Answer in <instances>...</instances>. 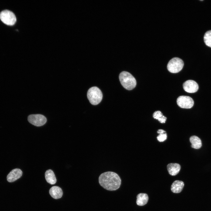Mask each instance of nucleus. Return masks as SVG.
Here are the masks:
<instances>
[{
    "instance_id": "nucleus-2",
    "label": "nucleus",
    "mask_w": 211,
    "mask_h": 211,
    "mask_svg": "<svg viewBox=\"0 0 211 211\" xmlns=\"http://www.w3.org/2000/svg\"><path fill=\"white\" fill-rule=\"evenodd\" d=\"M119 79L122 86L127 90H132L136 85L135 79L127 72L123 71L121 72L119 75Z\"/></svg>"
},
{
    "instance_id": "nucleus-14",
    "label": "nucleus",
    "mask_w": 211,
    "mask_h": 211,
    "mask_svg": "<svg viewBox=\"0 0 211 211\" xmlns=\"http://www.w3.org/2000/svg\"><path fill=\"white\" fill-rule=\"evenodd\" d=\"M136 203L139 206H143L147 203L148 200V197L146 193H140L137 196Z\"/></svg>"
},
{
    "instance_id": "nucleus-18",
    "label": "nucleus",
    "mask_w": 211,
    "mask_h": 211,
    "mask_svg": "<svg viewBox=\"0 0 211 211\" xmlns=\"http://www.w3.org/2000/svg\"><path fill=\"white\" fill-rule=\"evenodd\" d=\"M167 134L166 133L159 134L157 137V140L159 142H162L165 140L167 139Z\"/></svg>"
},
{
    "instance_id": "nucleus-1",
    "label": "nucleus",
    "mask_w": 211,
    "mask_h": 211,
    "mask_svg": "<svg viewBox=\"0 0 211 211\" xmlns=\"http://www.w3.org/2000/svg\"><path fill=\"white\" fill-rule=\"evenodd\" d=\"M100 185L104 189L110 191L115 190L119 188L121 180L116 173L111 171L101 173L98 178Z\"/></svg>"
},
{
    "instance_id": "nucleus-7",
    "label": "nucleus",
    "mask_w": 211,
    "mask_h": 211,
    "mask_svg": "<svg viewBox=\"0 0 211 211\" xmlns=\"http://www.w3.org/2000/svg\"><path fill=\"white\" fill-rule=\"evenodd\" d=\"M176 102L179 107L184 108H190L193 106L194 104V101L191 97L185 96L178 97Z\"/></svg>"
},
{
    "instance_id": "nucleus-3",
    "label": "nucleus",
    "mask_w": 211,
    "mask_h": 211,
    "mask_svg": "<svg viewBox=\"0 0 211 211\" xmlns=\"http://www.w3.org/2000/svg\"><path fill=\"white\" fill-rule=\"evenodd\" d=\"M87 97L91 104L96 105L101 101L103 98V94L99 88L96 86H93L88 90Z\"/></svg>"
},
{
    "instance_id": "nucleus-17",
    "label": "nucleus",
    "mask_w": 211,
    "mask_h": 211,
    "mask_svg": "<svg viewBox=\"0 0 211 211\" xmlns=\"http://www.w3.org/2000/svg\"><path fill=\"white\" fill-rule=\"evenodd\" d=\"M204 40L206 45L211 47V30L205 33L204 37Z\"/></svg>"
},
{
    "instance_id": "nucleus-4",
    "label": "nucleus",
    "mask_w": 211,
    "mask_h": 211,
    "mask_svg": "<svg viewBox=\"0 0 211 211\" xmlns=\"http://www.w3.org/2000/svg\"><path fill=\"white\" fill-rule=\"evenodd\" d=\"M183 65L184 62L181 59L178 57H174L168 62L167 69L171 73H177L182 69Z\"/></svg>"
},
{
    "instance_id": "nucleus-19",
    "label": "nucleus",
    "mask_w": 211,
    "mask_h": 211,
    "mask_svg": "<svg viewBox=\"0 0 211 211\" xmlns=\"http://www.w3.org/2000/svg\"><path fill=\"white\" fill-rule=\"evenodd\" d=\"M166 132V131H164V130H162V129H159L157 131V133L158 134H162L164 133H165Z\"/></svg>"
},
{
    "instance_id": "nucleus-16",
    "label": "nucleus",
    "mask_w": 211,
    "mask_h": 211,
    "mask_svg": "<svg viewBox=\"0 0 211 211\" xmlns=\"http://www.w3.org/2000/svg\"><path fill=\"white\" fill-rule=\"evenodd\" d=\"M153 116L154 119L158 120L160 122L162 123L165 122L167 118L166 117L163 115L161 112L159 110L154 112Z\"/></svg>"
},
{
    "instance_id": "nucleus-15",
    "label": "nucleus",
    "mask_w": 211,
    "mask_h": 211,
    "mask_svg": "<svg viewBox=\"0 0 211 211\" xmlns=\"http://www.w3.org/2000/svg\"><path fill=\"white\" fill-rule=\"evenodd\" d=\"M190 141L192 147L195 149H199L202 146V142L201 139L198 137L193 136L190 138Z\"/></svg>"
},
{
    "instance_id": "nucleus-11",
    "label": "nucleus",
    "mask_w": 211,
    "mask_h": 211,
    "mask_svg": "<svg viewBox=\"0 0 211 211\" xmlns=\"http://www.w3.org/2000/svg\"><path fill=\"white\" fill-rule=\"evenodd\" d=\"M167 169L169 173L171 176H175L179 172L181 166L177 163H170L167 165Z\"/></svg>"
},
{
    "instance_id": "nucleus-8",
    "label": "nucleus",
    "mask_w": 211,
    "mask_h": 211,
    "mask_svg": "<svg viewBox=\"0 0 211 211\" xmlns=\"http://www.w3.org/2000/svg\"><path fill=\"white\" fill-rule=\"evenodd\" d=\"M184 90L189 93H194L197 91L199 86L198 84L195 81L189 80L185 82L183 84Z\"/></svg>"
},
{
    "instance_id": "nucleus-12",
    "label": "nucleus",
    "mask_w": 211,
    "mask_h": 211,
    "mask_svg": "<svg viewBox=\"0 0 211 211\" xmlns=\"http://www.w3.org/2000/svg\"><path fill=\"white\" fill-rule=\"evenodd\" d=\"M184 186V183L182 181L176 180L172 184L171 190L173 193H178L182 191Z\"/></svg>"
},
{
    "instance_id": "nucleus-5",
    "label": "nucleus",
    "mask_w": 211,
    "mask_h": 211,
    "mask_svg": "<svg viewBox=\"0 0 211 211\" xmlns=\"http://www.w3.org/2000/svg\"><path fill=\"white\" fill-rule=\"evenodd\" d=\"M0 19L4 23L9 25H14L16 21L14 13L7 10H4L0 13Z\"/></svg>"
},
{
    "instance_id": "nucleus-13",
    "label": "nucleus",
    "mask_w": 211,
    "mask_h": 211,
    "mask_svg": "<svg viewBox=\"0 0 211 211\" xmlns=\"http://www.w3.org/2000/svg\"><path fill=\"white\" fill-rule=\"evenodd\" d=\"M45 176L46 181L49 183L53 185L56 182V178L52 170L49 169L46 171L45 172Z\"/></svg>"
},
{
    "instance_id": "nucleus-6",
    "label": "nucleus",
    "mask_w": 211,
    "mask_h": 211,
    "mask_svg": "<svg viewBox=\"0 0 211 211\" xmlns=\"http://www.w3.org/2000/svg\"><path fill=\"white\" fill-rule=\"evenodd\" d=\"M28 120L32 124L38 127L44 125L47 120L44 116L40 114L30 115L28 117Z\"/></svg>"
},
{
    "instance_id": "nucleus-9",
    "label": "nucleus",
    "mask_w": 211,
    "mask_h": 211,
    "mask_svg": "<svg viewBox=\"0 0 211 211\" xmlns=\"http://www.w3.org/2000/svg\"><path fill=\"white\" fill-rule=\"evenodd\" d=\"M22 175V172L21 169H14L11 171L7 176V181L9 182H13L20 178Z\"/></svg>"
},
{
    "instance_id": "nucleus-10",
    "label": "nucleus",
    "mask_w": 211,
    "mask_h": 211,
    "mask_svg": "<svg viewBox=\"0 0 211 211\" xmlns=\"http://www.w3.org/2000/svg\"><path fill=\"white\" fill-rule=\"evenodd\" d=\"M49 193L51 197L55 199L61 198L63 195L61 188L57 186L52 187L49 190Z\"/></svg>"
}]
</instances>
